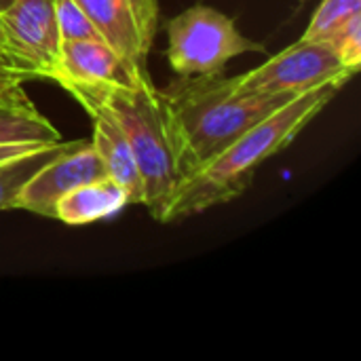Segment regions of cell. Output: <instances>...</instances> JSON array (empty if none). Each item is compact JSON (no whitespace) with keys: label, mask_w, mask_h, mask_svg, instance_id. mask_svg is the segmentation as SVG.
<instances>
[{"label":"cell","mask_w":361,"mask_h":361,"mask_svg":"<svg viewBox=\"0 0 361 361\" xmlns=\"http://www.w3.org/2000/svg\"><path fill=\"white\" fill-rule=\"evenodd\" d=\"M341 89V82H330L292 97L279 110L239 135L212 161L184 173L159 216V222H178L243 195L258 167L288 148L305 127L328 108Z\"/></svg>","instance_id":"obj_1"},{"label":"cell","mask_w":361,"mask_h":361,"mask_svg":"<svg viewBox=\"0 0 361 361\" xmlns=\"http://www.w3.org/2000/svg\"><path fill=\"white\" fill-rule=\"evenodd\" d=\"M167 110L182 176L220 154L256 123L288 104L292 93L245 91L235 76H178L159 91Z\"/></svg>","instance_id":"obj_2"},{"label":"cell","mask_w":361,"mask_h":361,"mask_svg":"<svg viewBox=\"0 0 361 361\" xmlns=\"http://www.w3.org/2000/svg\"><path fill=\"white\" fill-rule=\"evenodd\" d=\"M87 112L110 116L127 137L142 178V205L154 220L163 214L173 188L182 178L167 110L150 78L133 85L63 82Z\"/></svg>","instance_id":"obj_3"},{"label":"cell","mask_w":361,"mask_h":361,"mask_svg":"<svg viewBox=\"0 0 361 361\" xmlns=\"http://www.w3.org/2000/svg\"><path fill=\"white\" fill-rule=\"evenodd\" d=\"M167 59L178 76H218L243 53H264V44L243 36L235 21L205 4H195L167 21Z\"/></svg>","instance_id":"obj_4"},{"label":"cell","mask_w":361,"mask_h":361,"mask_svg":"<svg viewBox=\"0 0 361 361\" xmlns=\"http://www.w3.org/2000/svg\"><path fill=\"white\" fill-rule=\"evenodd\" d=\"M355 74L357 72L347 68L330 44L300 38L258 68L235 78L245 91L300 95L330 82L347 85Z\"/></svg>","instance_id":"obj_5"},{"label":"cell","mask_w":361,"mask_h":361,"mask_svg":"<svg viewBox=\"0 0 361 361\" xmlns=\"http://www.w3.org/2000/svg\"><path fill=\"white\" fill-rule=\"evenodd\" d=\"M0 42L36 78H51L61 44L55 0H11L0 13Z\"/></svg>","instance_id":"obj_6"},{"label":"cell","mask_w":361,"mask_h":361,"mask_svg":"<svg viewBox=\"0 0 361 361\" xmlns=\"http://www.w3.org/2000/svg\"><path fill=\"white\" fill-rule=\"evenodd\" d=\"M106 178L104 165L91 142L80 140L74 148L61 152L42 165L17 195L13 209H25L53 218L55 203L72 188Z\"/></svg>","instance_id":"obj_7"},{"label":"cell","mask_w":361,"mask_h":361,"mask_svg":"<svg viewBox=\"0 0 361 361\" xmlns=\"http://www.w3.org/2000/svg\"><path fill=\"white\" fill-rule=\"evenodd\" d=\"M148 78L146 70L131 66L104 40H61L57 66L51 80L63 82H108L133 85Z\"/></svg>","instance_id":"obj_8"},{"label":"cell","mask_w":361,"mask_h":361,"mask_svg":"<svg viewBox=\"0 0 361 361\" xmlns=\"http://www.w3.org/2000/svg\"><path fill=\"white\" fill-rule=\"evenodd\" d=\"M127 205H131L129 192L106 176L66 192L55 203L53 218L68 226H87L116 216Z\"/></svg>","instance_id":"obj_9"},{"label":"cell","mask_w":361,"mask_h":361,"mask_svg":"<svg viewBox=\"0 0 361 361\" xmlns=\"http://www.w3.org/2000/svg\"><path fill=\"white\" fill-rule=\"evenodd\" d=\"M87 13L102 40L131 66L146 70L148 51L127 0H76Z\"/></svg>","instance_id":"obj_10"},{"label":"cell","mask_w":361,"mask_h":361,"mask_svg":"<svg viewBox=\"0 0 361 361\" xmlns=\"http://www.w3.org/2000/svg\"><path fill=\"white\" fill-rule=\"evenodd\" d=\"M59 131L32 104L23 85L0 91V146L6 144H55Z\"/></svg>","instance_id":"obj_11"},{"label":"cell","mask_w":361,"mask_h":361,"mask_svg":"<svg viewBox=\"0 0 361 361\" xmlns=\"http://www.w3.org/2000/svg\"><path fill=\"white\" fill-rule=\"evenodd\" d=\"M91 118L95 123L91 144L104 165L106 176L129 192L131 205L142 203V195H144L142 178H140V169H137V163H135V157L127 137L123 135V131L110 116L91 114Z\"/></svg>","instance_id":"obj_12"},{"label":"cell","mask_w":361,"mask_h":361,"mask_svg":"<svg viewBox=\"0 0 361 361\" xmlns=\"http://www.w3.org/2000/svg\"><path fill=\"white\" fill-rule=\"evenodd\" d=\"M80 140L74 142H55L49 146H40L32 152H25L21 157H15L11 161L0 163V212L13 209V203L21 188L30 182V178L47 165L51 159L59 157L61 152L74 148Z\"/></svg>","instance_id":"obj_13"},{"label":"cell","mask_w":361,"mask_h":361,"mask_svg":"<svg viewBox=\"0 0 361 361\" xmlns=\"http://www.w3.org/2000/svg\"><path fill=\"white\" fill-rule=\"evenodd\" d=\"M355 15H361V0H322L302 38L326 42L336 30H341Z\"/></svg>","instance_id":"obj_14"},{"label":"cell","mask_w":361,"mask_h":361,"mask_svg":"<svg viewBox=\"0 0 361 361\" xmlns=\"http://www.w3.org/2000/svg\"><path fill=\"white\" fill-rule=\"evenodd\" d=\"M55 15L61 40H102L99 32L76 0H55Z\"/></svg>","instance_id":"obj_15"},{"label":"cell","mask_w":361,"mask_h":361,"mask_svg":"<svg viewBox=\"0 0 361 361\" xmlns=\"http://www.w3.org/2000/svg\"><path fill=\"white\" fill-rule=\"evenodd\" d=\"M326 44H330L336 55L341 57V61L360 72L361 66V15L351 17L341 30H336L328 40Z\"/></svg>","instance_id":"obj_16"},{"label":"cell","mask_w":361,"mask_h":361,"mask_svg":"<svg viewBox=\"0 0 361 361\" xmlns=\"http://www.w3.org/2000/svg\"><path fill=\"white\" fill-rule=\"evenodd\" d=\"M127 4L135 17L144 47H146V51H150L152 40L157 36V30H159V13H161L159 0H127Z\"/></svg>","instance_id":"obj_17"},{"label":"cell","mask_w":361,"mask_h":361,"mask_svg":"<svg viewBox=\"0 0 361 361\" xmlns=\"http://www.w3.org/2000/svg\"><path fill=\"white\" fill-rule=\"evenodd\" d=\"M36 74L30 70H21V68H0V91L15 87V85H23L27 80H34Z\"/></svg>","instance_id":"obj_18"},{"label":"cell","mask_w":361,"mask_h":361,"mask_svg":"<svg viewBox=\"0 0 361 361\" xmlns=\"http://www.w3.org/2000/svg\"><path fill=\"white\" fill-rule=\"evenodd\" d=\"M42 144H6V146H0V163L11 161L15 157H21L25 152H32V150H36Z\"/></svg>","instance_id":"obj_19"},{"label":"cell","mask_w":361,"mask_h":361,"mask_svg":"<svg viewBox=\"0 0 361 361\" xmlns=\"http://www.w3.org/2000/svg\"><path fill=\"white\" fill-rule=\"evenodd\" d=\"M0 68H21V66L6 53V49L2 47V42H0ZM21 70H25V68H21Z\"/></svg>","instance_id":"obj_20"},{"label":"cell","mask_w":361,"mask_h":361,"mask_svg":"<svg viewBox=\"0 0 361 361\" xmlns=\"http://www.w3.org/2000/svg\"><path fill=\"white\" fill-rule=\"evenodd\" d=\"M8 4H11V0H0V13H2Z\"/></svg>","instance_id":"obj_21"}]
</instances>
